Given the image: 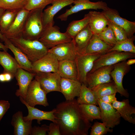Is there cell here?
Returning <instances> with one entry per match:
<instances>
[{"label":"cell","mask_w":135,"mask_h":135,"mask_svg":"<svg viewBox=\"0 0 135 135\" xmlns=\"http://www.w3.org/2000/svg\"><path fill=\"white\" fill-rule=\"evenodd\" d=\"M93 34L88 24L72 39L76 52L80 53L84 49Z\"/></svg>","instance_id":"4316f807"},{"label":"cell","mask_w":135,"mask_h":135,"mask_svg":"<svg viewBox=\"0 0 135 135\" xmlns=\"http://www.w3.org/2000/svg\"><path fill=\"white\" fill-rule=\"evenodd\" d=\"M22 112L18 111L12 117L11 124L14 128V135H30L32 128V121H25L23 119Z\"/></svg>","instance_id":"7402d4cb"},{"label":"cell","mask_w":135,"mask_h":135,"mask_svg":"<svg viewBox=\"0 0 135 135\" xmlns=\"http://www.w3.org/2000/svg\"><path fill=\"white\" fill-rule=\"evenodd\" d=\"M114 68V65L100 67L87 75V86L91 90L97 86L112 81L110 73Z\"/></svg>","instance_id":"8fae6325"},{"label":"cell","mask_w":135,"mask_h":135,"mask_svg":"<svg viewBox=\"0 0 135 135\" xmlns=\"http://www.w3.org/2000/svg\"><path fill=\"white\" fill-rule=\"evenodd\" d=\"M89 22V16L87 14L82 19L71 22L68 24L66 32L72 39L88 24Z\"/></svg>","instance_id":"4dcf8cb0"},{"label":"cell","mask_w":135,"mask_h":135,"mask_svg":"<svg viewBox=\"0 0 135 135\" xmlns=\"http://www.w3.org/2000/svg\"><path fill=\"white\" fill-rule=\"evenodd\" d=\"M79 107L86 118L89 121L100 120V109L99 106L92 104H79Z\"/></svg>","instance_id":"d6a6232c"},{"label":"cell","mask_w":135,"mask_h":135,"mask_svg":"<svg viewBox=\"0 0 135 135\" xmlns=\"http://www.w3.org/2000/svg\"><path fill=\"white\" fill-rule=\"evenodd\" d=\"M112 47L101 39L97 34H93L86 48L78 53L103 54L108 52Z\"/></svg>","instance_id":"44dd1931"},{"label":"cell","mask_w":135,"mask_h":135,"mask_svg":"<svg viewBox=\"0 0 135 135\" xmlns=\"http://www.w3.org/2000/svg\"><path fill=\"white\" fill-rule=\"evenodd\" d=\"M112 105L125 120L134 124H135V119L132 116V114H135V108L130 104L128 99L121 101L116 100Z\"/></svg>","instance_id":"d4e9b609"},{"label":"cell","mask_w":135,"mask_h":135,"mask_svg":"<svg viewBox=\"0 0 135 135\" xmlns=\"http://www.w3.org/2000/svg\"><path fill=\"white\" fill-rule=\"evenodd\" d=\"M9 40L32 63L38 60L48 52V49L38 40L26 39L22 36Z\"/></svg>","instance_id":"7a4b0ae2"},{"label":"cell","mask_w":135,"mask_h":135,"mask_svg":"<svg viewBox=\"0 0 135 135\" xmlns=\"http://www.w3.org/2000/svg\"><path fill=\"white\" fill-rule=\"evenodd\" d=\"M47 94L41 88L38 82L34 79L31 81L28 86L24 100L31 107H34L36 105L48 106L49 104Z\"/></svg>","instance_id":"52a82bcc"},{"label":"cell","mask_w":135,"mask_h":135,"mask_svg":"<svg viewBox=\"0 0 135 135\" xmlns=\"http://www.w3.org/2000/svg\"><path fill=\"white\" fill-rule=\"evenodd\" d=\"M134 40L135 36H133L130 38L117 42L108 52L115 51L135 54V46L134 43Z\"/></svg>","instance_id":"836d02e7"},{"label":"cell","mask_w":135,"mask_h":135,"mask_svg":"<svg viewBox=\"0 0 135 135\" xmlns=\"http://www.w3.org/2000/svg\"><path fill=\"white\" fill-rule=\"evenodd\" d=\"M14 77L10 73L3 72L0 74V82H2L10 81Z\"/></svg>","instance_id":"ee69618b"},{"label":"cell","mask_w":135,"mask_h":135,"mask_svg":"<svg viewBox=\"0 0 135 135\" xmlns=\"http://www.w3.org/2000/svg\"><path fill=\"white\" fill-rule=\"evenodd\" d=\"M91 90L92 91L96 99H99L102 96L116 94V88L114 81L99 84Z\"/></svg>","instance_id":"f1b7e54d"},{"label":"cell","mask_w":135,"mask_h":135,"mask_svg":"<svg viewBox=\"0 0 135 135\" xmlns=\"http://www.w3.org/2000/svg\"><path fill=\"white\" fill-rule=\"evenodd\" d=\"M97 35L102 40L112 46L117 42L114 32L108 26Z\"/></svg>","instance_id":"d590c367"},{"label":"cell","mask_w":135,"mask_h":135,"mask_svg":"<svg viewBox=\"0 0 135 135\" xmlns=\"http://www.w3.org/2000/svg\"><path fill=\"white\" fill-rule=\"evenodd\" d=\"M20 10H6L0 18V31L3 34L14 21Z\"/></svg>","instance_id":"1f68e13d"},{"label":"cell","mask_w":135,"mask_h":135,"mask_svg":"<svg viewBox=\"0 0 135 135\" xmlns=\"http://www.w3.org/2000/svg\"><path fill=\"white\" fill-rule=\"evenodd\" d=\"M135 57V54L130 52L115 51L108 52L101 55L95 61L93 68L89 72H92L100 67L114 65Z\"/></svg>","instance_id":"8992f818"},{"label":"cell","mask_w":135,"mask_h":135,"mask_svg":"<svg viewBox=\"0 0 135 135\" xmlns=\"http://www.w3.org/2000/svg\"><path fill=\"white\" fill-rule=\"evenodd\" d=\"M76 100L79 104L98 105L92 91L83 84H82L79 96Z\"/></svg>","instance_id":"f546056e"},{"label":"cell","mask_w":135,"mask_h":135,"mask_svg":"<svg viewBox=\"0 0 135 135\" xmlns=\"http://www.w3.org/2000/svg\"><path fill=\"white\" fill-rule=\"evenodd\" d=\"M88 14V25L93 34H98L108 25L109 20L102 12L90 11Z\"/></svg>","instance_id":"603a6c76"},{"label":"cell","mask_w":135,"mask_h":135,"mask_svg":"<svg viewBox=\"0 0 135 135\" xmlns=\"http://www.w3.org/2000/svg\"><path fill=\"white\" fill-rule=\"evenodd\" d=\"M57 72L61 78L78 80L77 69L75 60L59 61Z\"/></svg>","instance_id":"484cf974"},{"label":"cell","mask_w":135,"mask_h":135,"mask_svg":"<svg viewBox=\"0 0 135 135\" xmlns=\"http://www.w3.org/2000/svg\"><path fill=\"white\" fill-rule=\"evenodd\" d=\"M5 10L4 9L0 8V18Z\"/></svg>","instance_id":"c3c4849f"},{"label":"cell","mask_w":135,"mask_h":135,"mask_svg":"<svg viewBox=\"0 0 135 135\" xmlns=\"http://www.w3.org/2000/svg\"><path fill=\"white\" fill-rule=\"evenodd\" d=\"M74 0H53L51 6L43 10L42 19L44 28L54 25V17L60 10L73 3Z\"/></svg>","instance_id":"9a60e30c"},{"label":"cell","mask_w":135,"mask_h":135,"mask_svg":"<svg viewBox=\"0 0 135 135\" xmlns=\"http://www.w3.org/2000/svg\"><path fill=\"white\" fill-rule=\"evenodd\" d=\"M102 12L109 20L123 28L128 38L134 36L135 32V22L130 21L122 18L117 10L108 7Z\"/></svg>","instance_id":"4fadbf2b"},{"label":"cell","mask_w":135,"mask_h":135,"mask_svg":"<svg viewBox=\"0 0 135 135\" xmlns=\"http://www.w3.org/2000/svg\"><path fill=\"white\" fill-rule=\"evenodd\" d=\"M126 60L123 61L114 65V68L110 75L115 84L117 92L121 96L128 98L129 94L122 85L123 77L131 68L130 66L126 64Z\"/></svg>","instance_id":"7c38bea8"},{"label":"cell","mask_w":135,"mask_h":135,"mask_svg":"<svg viewBox=\"0 0 135 135\" xmlns=\"http://www.w3.org/2000/svg\"><path fill=\"white\" fill-rule=\"evenodd\" d=\"M26 0H0V8L6 10H20L24 7Z\"/></svg>","instance_id":"e575fe53"},{"label":"cell","mask_w":135,"mask_h":135,"mask_svg":"<svg viewBox=\"0 0 135 135\" xmlns=\"http://www.w3.org/2000/svg\"><path fill=\"white\" fill-rule=\"evenodd\" d=\"M48 132V135H61L59 126L56 123L53 122L50 124Z\"/></svg>","instance_id":"60d3db41"},{"label":"cell","mask_w":135,"mask_h":135,"mask_svg":"<svg viewBox=\"0 0 135 135\" xmlns=\"http://www.w3.org/2000/svg\"><path fill=\"white\" fill-rule=\"evenodd\" d=\"M48 52L54 54L58 61L74 60L76 54L72 40L60 44L48 49Z\"/></svg>","instance_id":"e0dca14e"},{"label":"cell","mask_w":135,"mask_h":135,"mask_svg":"<svg viewBox=\"0 0 135 135\" xmlns=\"http://www.w3.org/2000/svg\"><path fill=\"white\" fill-rule=\"evenodd\" d=\"M6 37L1 33L0 31V40L1 42H4Z\"/></svg>","instance_id":"7dc6e473"},{"label":"cell","mask_w":135,"mask_h":135,"mask_svg":"<svg viewBox=\"0 0 135 135\" xmlns=\"http://www.w3.org/2000/svg\"><path fill=\"white\" fill-rule=\"evenodd\" d=\"M0 64L4 69V72H9L14 77L20 67L14 58L7 51H0Z\"/></svg>","instance_id":"83f0119b"},{"label":"cell","mask_w":135,"mask_h":135,"mask_svg":"<svg viewBox=\"0 0 135 135\" xmlns=\"http://www.w3.org/2000/svg\"><path fill=\"white\" fill-rule=\"evenodd\" d=\"M102 54H83L76 52L75 60L78 71V80L87 86L86 76L92 68L95 61Z\"/></svg>","instance_id":"5b68a950"},{"label":"cell","mask_w":135,"mask_h":135,"mask_svg":"<svg viewBox=\"0 0 135 135\" xmlns=\"http://www.w3.org/2000/svg\"><path fill=\"white\" fill-rule=\"evenodd\" d=\"M135 63V59H131L128 60L126 61V64L130 66V65L134 64Z\"/></svg>","instance_id":"bcb514c9"},{"label":"cell","mask_w":135,"mask_h":135,"mask_svg":"<svg viewBox=\"0 0 135 135\" xmlns=\"http://www.w3.org/2000/svg\"><path fill=\"white\" fill-rule=\"evenodd\" d=\"M35 73V79L47 94L53 91L60 92V82L61 77L57 72Z\"/></svg>","instance_id":"9c48e42d"},{"label":"cell","mask_w":135,"mask_h":135,"mask_svg":"<svg viewBox=\"0 0 135 135\" xmlns=\"http://www.w3.org/2000/svg\"><path fill=\"white\" fill-rule=\"evenodd\" d=\"M8 49L6 45L0 42V50H2L3 51L7 52Z\"/></svg>","instance_id":"f6af8a7d"},{"label":"cell","mask_w":135,"mask_h":135,"mask_svg":"<svg viewBox=\"0 0 135 135\" xmlns=\"http://www.w3.org/2000/svg\"><path fill=\"white\" fill-rule=\"evenodd\" d=\"M59 61L54 56L48 52L42 58L32 63L33 72H56Z\"/></svg>","instance_id":"5bb4252c"},{"label":"cell","mask_w":135,"mask_h":135,"mask_svg":"<svg viewBox=\"0 0 135 135\" xmlns=\"http://www.w3.org/2000/svg\"><path fill=\"white\" fill-rule=\"evenodd\" d=\"M98 105L101 111L100 120L106 127L113 128L120 123L121 116L117 110L111 104L97 99Z\"/></svg>","instance_id":"30bf717a"},{"label":"cell","mask_w":135,"mask_h":135,"mask_svg":"<svg viewBox=\"0 0 135 135\" xmlns=\"http://www.w3.org/2000/svg\"><path fill=\"white\" fill-rule=\"evenodd\" d=\"M29 12L24 8L20 10L11 26L3 35L9 39L22 36Z\"/></svg>","instance_id":"2e32d148"},{"label":"cell","mask_w":135,"mask_h":135,"mask_svg":"<svg viewBox=\"0 0 135 135\" xmlns=\"http://www.w3.org/2000/svg\"><path fill=\"white\" fill-rule=\"evenodd\" d=\"M4 42V44L14 54V58L20 67L26 71L33 72L32 71V63L26 56L15 46L9 39L6 37Z\"/></svg>","instance_id":"cb8c5ba5"},{"label":"cell","mask_w":135,"mask_h":135,"mask_svg":"<svg viewBox=\"0 0 135 135\" xmlns=\"http://www.w3.org/2000/svg\"><path fill=\"white\" fill-rule=\"evenodd\" d=\"M20 100L27 107L28 112V115L23 117L24 120L25 122L32 121L34 120H37L38 123L40 124V122L43 120H48L53 122L56 123L55 117L54 115L55 108L50 111H44L40 110L34 107L28 105L23 98L19 96Z\"/></svg>","instance_id":"ac0fdd59"},{"label":"cell","mask_w":135,"mask_h":135,"mask_svg":"<svg viewBox=\"0 0 135 135\" xmlns=\"http://www.w3.org/2000/svg\"><path fill=\"white\" fill-rule=\"evenodd\" d=\"M73 4L74 6H71L70 8L67 9L65 12L58 16L57 18L65 21L69 16L82 10L101 9L104 10L108 7L106 3L102 1L92 2L90 0H74Z\"/></svg>","instance_id":"ba28073f"},{"label":"cell","mask_w":135,"mask_h":135,"mask_svg":"<svg viewBox=\"0 0 135 135\" xmlns=\"http://www.w3.org/2000/svg\"><path fill=\"white\" fill-rule=\"evenodd\" d=\"M35 75V73L29 72L20 67L18 68L15 76L17 84L19 86L15 93L16 96H20L25 100L28 88Z\"/></svg>","instance_id":"d6986e66"},{"label":"cell","mask_w":135,"mask_h":135,"mask_svg":"<svg viewBox=\"0 0 135 135\" xmlns=\"http://www.w3.org/2000/svg\"><path fill=\"white\" fill-rule=\"evenodd\" d=\"M53 0H26L24 8L30 11L37 8L44 9L47 5L51 4Z\"/></svg>","instance_id":"8d00e7d4"},{"label":"cell","mask_w":135,"mask_h":135,"mask_svg":"<svg viewBox=\"0 0 135 135\" xmlns=\"http://www.w3.org/2000/svg\"><path fill=\"white\" fill-rule=\"evenodd\" d=\"M10 104L8 101L0 100V122L10 107Z\"/></svg>","instance_id":"b9f144b4"},{"label":"cell","mask_w":135,"mask_h":135,"mask_svg":"<svg viewBox=\"0 0 135 135\" xmlns=\"http://www.w3.org/2000/svg\"><path fill=\"white\" fill-rule=\"evenodd\" d=\"M116 94L105 96L99 99L104 102L112 104L113 102L117 100L116 96Z\"/></svg>","instance_id":"7bdbcfd3"},{"label":"cell","mask_w":135,"mask_h":135,"mask_svg":"<svg viewBox=\"0 0 135 135\" xmlns=\"http://www.w3.org/2000/svg\"><path fill=\"white\" fill-rule=\"evenodd\" d=\"M91 127L90 135H103L108 132H111L113 131L112 129L106 127L103 123L98 122H94Z\"/></svg>","instance_id":"74e56055"},{"label":"cell","mask_w":135,"mask_h":135,"mask_svg":"<svg viewBox=\"0 0 135 135\" xmlns=\"http://www.w3.org/2000/svg\"><path fill=\"white\" fill-rule=\"evenodd\" d=\"M48 130V126L46 124L40 126H34L32 127L30 135H46Z\"/></svg>","instance_id":"ab89813d"},{"label":"cell","mask_w":135,"mask_h":135,"mask_svg":"<svg viewBox=\"0 0 135 135\" xmlns=\"http://www.w3.org/2000/svg\"><path fill=\"white\" fill-rule=\"evenodd\" d=\"M72 40V38L66 32H60L58 27L53 25L44 28L38 40L49 49L58 44Z\"/></svg>","instance_id":"277c9868"},{"label":"cell","mask_w":135,"mask_h":135,"mask_svg":"<svg viewBox=\"0 0 135 135\" xmlns=\"http://www.w3.org/2000/svg\"><path fill=\"white\" fill-rule=\"evenodd\" d=\"M82 84L78 80L61 78L60 82V92L66 100H70L79 96Z\"/></svg>","instance_id":"ffe728a7"},{"label":"cell","mask_w":135,"mask_h":135,"mask_svg":"<svg viewBox=\"0 0 135 135\" xmlns=\"http://www.w3.org/2000/svg\"><path fill=\"white\" fill-rule=\"evenodd\" d=\"M43 10L37 8L29 11L22 32L23 38L30 40H38L44 28L42 19Z\"/></svg>","instance_id":"3957f363"},{"label":"cell","mask_w":135,"mask_h":135,"mask_svg":"<svg viewBox=\"0 0 135 135\" xmlns=\"http://www.w3.org/2000/svg\"><path fill=\"white\" fill-rule=\"evenodd\" d=\"M75 98L58 104L54 115L61 135H87L91 124L85 116Z\"/></svg>","instance_id":"6da1fadb"},{"label":"cell","mask_w":135,"mask_h":135,"mask_svg":"<svg viewBox=\"0 0 135 135\" xmlns=\"http://www.w3.org/2000/svg\"><path fill=\"white\" fill-rule=\"evenodd\" d=\"M108 26H110L112 29L117 42L121 41L128 38L126 32L122 28L109 20Z\"/></svg>","instance_id":"f35d334b"}]
</instances>
